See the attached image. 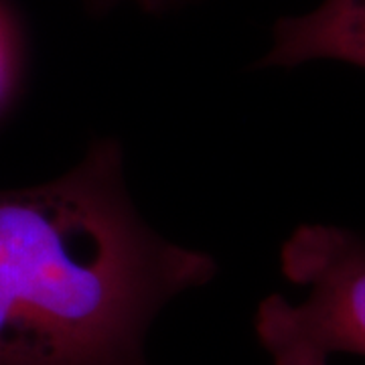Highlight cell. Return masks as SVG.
I'll use <instances>...</instances> for the list:
<instances>
[{
  "label": "cell",
  "mask_w": 365,
  "mask_h": 365,
  "mask_svg": "<svg viewBox=\"0 0 365 365\" xmlns=\"http://www.w3.org/2000/svg\"><path fill=\"white\" fill-rule=\"evenodd\" d=\"M213 276L140 220L100 140L63 177L0 191V365H148L157 314Z\"/></svg>",
  "instance_id": "cell-1"
},
{
  "label": "cell",
  "mask_w": 365,
  "mask_h": 365,
  "mask_svg": "<svg viewBox=\"0 0 365 365\" xmlns=\"http://www.w3.org/2000/svg\"><path fill=\"white\" fill-rule=\"evenodd\" d=\"M282 274L307 287L290 302L264 299L254 329L272 365H329L337 355L365 357V237L327 223L300 225L280 252Z\"/></svg>",
  "instance_id": "cell-2"
},
{
  "label": "cell",
  "mask_w": 365,
  "mask_h": 365,
  "mask_svg": "<svg viewBox=\"0 0 365 365\" xmlns=\"http://www.w3.org/2000/svg\"><path fill=\"white\" fill-rule=\"evenodd\" d=\"M14 66H16L14 37L6 16L0 11V104L4 102L9 90L13 88Z\"/></svg>",
  "instance_id": "cell-4"
},
{
  "label": "cell",
  "mask_w": 365,
  "mask_h": 365,
  "mask_svg": "<svg viewBox=\"0 0 365 365\" xmlns=\"http://www.w3.org/2000/svg\"><path fill=\"white\" fill-rule=\"evenodd\" d=\"M88 2L93 9H106V6H112L118 0H88ZM134 2H138L140 6L148 9V11H158V9L169 6L170 2H175V0H134Z\"/></svg>",
  "instance_id": "cell-5"
},
{
  "label": "cell",
  "mask_w": 365,
  "mask_h": 365,
  "mask_svg": "<svg viewBox=\"0 0 365 365\" xmlns=\"http://www.w3.org/2000/svg\"><path fill=\"white\" fill-rule=\"evenodd\" d=\"M317 59L365 69V0H323L314 11L280 19L258 67H294Z\"/></svg>",
  "instance_id": "cell-3"
}]
</instances>
